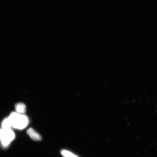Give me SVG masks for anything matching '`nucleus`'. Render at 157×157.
Masks as SVG:
<instances>
[{
	"instance_id": "nucleus-1",
	"label": "nucleus",
	"mask_w": 157,
	"mask_h": 157,
	"mask_svg": "<svg viewBox=\"0 0 157 157\" xmlns=\"http://www.w3.org/2000/svg\"><path fill=\"white\" fill-rule=\"evenodd\" d=\"M13 127L15 129L21 130L24 129L29 123L28 117L24 114H21L17 112H12L9 116Z\"/></svg>"
},
{
	"instance_id": "nucleus-2",
	"label": "nucleus",
	"mask_w": 157,
	"mask_h": 157,
	"mask_svg": "<svg viewBox=\"0 0 157 157\" xmlns=\"http://www.w3.org/2000/svg\"><path fill=\"white\" fill-rule=\"evenodd\" d=\"M15 138V133L11 129H0V140L3 146H8Z\"/></svg>"
},
{
	"instance_id": "nucleus-3",
	"label": "nucleus",
	"mask_w": 157,
	"mask_h": 157,
	"mask_svg": "<svg viewBox=\"0 0 157 157\" xmlns=\"http://www.w3.org/2000/svg\"><path fill=\"white\" fill-rule=\"evenodd\" d=\"M27 134L31 138L35 141H40L42 140L41 136L38 133L35 131L32 128H30L27 131Z\"/></svg>"
},
{
	"instance_id": "nucleus-4",
	"label": "nucleus",
	"mask_w": 157,
	"mask_h": 157,
	"mask_svg": "<svg viewBox=\"0 0 157 157\" xmlns=\"http://www.w3.org/2000/svg\"><path fill=\"white\" fill-rule=\"evenodd\" d=\"M15 107L17 113L21 114H24L26 113V106L22 103H19L16 104H15Z\"/></svg>"
},
{
	"instance_id": "nucleus-5",
	"label": "nucleus",
	"mask_w": 157,
	"mask_h": 157,
	"mask_svg": "<svg viewBox=\"0 0 157 157\" xmlns=\"http://www.w3.org/2000/svg\"><path fill=\"white\" fill-rule=\"evenodd\" d=\"M2 129H11V128L13 127L11 122L9 118L4 120L2 123Z\"/></svg>"
},
{
	"instance_id": "nucleus-6",
	"label": "nucleus",
	"mask_w": 157,
	"mask_h": 157,
	"mask_svg": "<svg viewBox=\"0 0 157 157\" xmlns=\"http://www.w3.org/2000/svg\"><path fill=\"white\" fill-rule=\"evenodd\" d=\"M61 154L64 157H78L69 151L65 150L61 151Z\"/></svg>"
}]
</instances>
